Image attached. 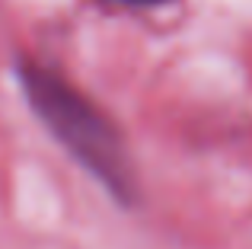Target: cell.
<instances>
[{"label": "cell", "instance_id": "cell-2", "mask_svg": "<svg viewBox=\"0 0 252 249\" xmlns=\"http://www.w3.org/2000/svg\"><path fill=\"white\" fill-rule=\"evenodd\" d=\"M122 3H141V6H150V3H166V0H122Z\"/></svg>", "mask_w": 252, "mask_h": 249}, {"label": "cell", "instance_id": "cell-1", "mask_svg": "<svg viewBox=\"0 0 252 249\" xmlns=\"http://www.w3.org/2000/svg\"><path fill=\"white\" fill-rule=\"evenodd\" d=\"M16 77L29 109L48 128V134L109 195H115L122 205H131L137 198V176L115 122L48 64L19 61Z\"/></svg>", "mask_w": 252, "mask_h": 249}]
</instances>
